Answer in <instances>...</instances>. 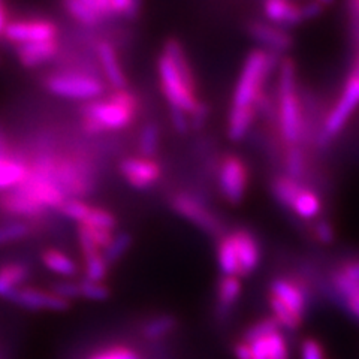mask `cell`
<instances>
[{
    "label": "cell",
    "instance_id": "6da1fadb",
    "mask_svg": "<svg viewBox=\"0 0 359 359\" xmlns=\"http://www.w3.org/2000/svg\"><path fill=\"white\" fill-rule=\"evenodd\" d=\"M157 69H159L163 95L170 102L171 109H180L192 116L201 104L195 96L192 69H190L182 43L175 39L166 42L157 62Z\"/></svg>",
    "mask_w": 359,
    "mask_h": 359
},
{
    "label": "cell",
    "instance_id": "7a4b0ae2",
    "mask_svg": "<svg viewBox=\"0 0 359 359\" xmlns=\"http://www.w3.org/2000/svg\"><path fill=\"white\" fill-rule=\"evenodd\" d=\"M137 100L128 90H116L109 99L92 100L84 108V129L88 133L118 130L129 126L137 111Z\"/></svg>",
    "mask_w": 359,
    "mask_h": 359
},
{
    "label": "cell",
    "instance_id": "3957f363",
    "mask_svg": "<svg viewBox=\"0 0 359 359\" xmlns=\"http://www.w3.org/2000/svg\"><path fill=\"white\" fill-rule=\"evenodd\" d=\"M276 60V53H265L262 50H255L247 55L238 83L235 86L233 109L255 108L257 97L261 96L262 83L265 76L274 69Z\"/></svg>",
    "mask_w": 359,
    "mask_h": 359
},
{
    "label": "cell",
    "instance_id": "277c9868",
    "mask_svg": "<svg viewBox=\"0 0 359 359\" xmlns=\"http://www.w3.org/2000/svg\"><path fill=\"white\" fill-rule=\"evenodd\" d=\"M47 87L51 93L81 100H96L104 93V84L93 76L80 74H59L51 75L47 80Z\"/></svg>",
    "mask_w": 359,
    "mask_h": 359
},
{
    "label": "cell",
    "instance_id": "5b68a950",
    "mask_svg": "<svg viewBox=\"0 0 359 359\" xmlns=\"http://www.w3.org/2000/svg\"><path fill=\"white\" fill-rule=\"evenodd\" d=\"M358 105H359V62L355 72L351 75L349 81H347L339 102H337L334 109L330 112L327 121H325L322 141H328L334 138L335 135L344 128L347 120L351 118Z\"/></svg>",
    "mask_w": 359,
    "mask_h": 359
},
{
    "label": "cell",
    "instance_id": "8992f818",
    "mask_svg": "<svg viewBox=\"0 0 359 359\" xmlns=\"http://www.w3.org/2000/svg\"><path fill=\"white\" fill-rule=\"evenodd\" d=\"M278 120H280V132L285 142L290 147L297 145L301 138V105L295 90H285L278 92Z\"/></svg>",
    "mask_w": 359,
    "mask_h": 359
},
{
    "label": "cell",
    "instance_id": "52a82bcc",
    "mask_svg": "<svg viewBox=\"0 0 359 359\" xmlns=\"http://www.w3.org/2000/svg\"><path fill=\"white\" fill-rule=\"evenodd\" d=\"M247 187V170L241 159L229 156L220 168V189L224 199L231 204H240Z\"/></svg>",
    "mask_w": 359,
    "mask_h": 359
},
{
    "label": "cell",
    "instance_id": "ba28073f",
    "mask_svg": "<svg viewBox=\"0 0 359 359\" xmlns=\"http://www.w3.org/2000/svg\"><path fill=\"white\" fill-rule=\"evenodd\" d=\"M8 301L14 302L15 306L27 310H50V311H65L69 309L71 302L57 297L53 292H45L33 287H18L13 294L6 297Z\"/></svg>",
    "mask_w": 359,
    "mask_h": 359
},
{
    "label": "cell",
    "instance_id": "9c48e42d",
    "mask_svg": "<svg viewBox=\"0 0 359 359\" xmlns=\"http://www.w3.org/2000/svg\"><path fill=\"white\" fill-rule=\"evenodd\" d=\"M4 35L18 45L55 41L57 29L51 21L32 20V21H14L6 25Z\"/></svg>",
    "mask_w": 359,
    "mask_h": 359
},
{
    "label": "cell",
    "instance_id": "30bf717a",
    "mask_svg": "<svg viewBox=\"0 0 359 359\" xmlns=\"http://www.w3.org/2000/svg\"><path fill=\"white\" fill-rule=\"evenodd\" d=\"M172 208L189 222L204 229L208 233H217L220 231L219 220L212 216V212L201 204L195 198L180 194L172 199Z\"/></svg>",
    "mask_w": 359,
    "mask_h": 359
},
{
    "label": "cell",
    "instance_id": "8fae6325",
    "mask_svg": "<svg viewBox=\"0 0 359 359\" xmlns=\"http://www.w3.org/2000/svg\"><path fill=\"white\" fill-rule=\"evenodd\" d=\"M120 171L129 184L141 190L153 186L157 178L161 177L159 163L153 162L151 159H145V157H132V159L123 161Z\"/></svg>",
    "mask_w": 359,
    "mask_h": 359
},
{
    "label": "cell",
    "instance_id": "7c38bea8",
    "mask_svg": "<svg viewBox=\"0 0 359 359\" xmlns=\"http://www.w3.org/2000/svg\"><path fill=\"white\" fill-rule=\"evenodd\" d=\"M63 6L76 21L86 26H96L100 21L114 15L111 0H69Z\"/></svg>",
    "mask_w": 359,
    "mask_h": 359
},
{
    "label": "cell",
    "instance_id": "4fadbf2b",
    "mask_svg": "<svg viewBox=\"0 0 359 359\" xmlns=\"http://www.w3.org/2000/svg\"><path fill=\"white\" fill-rule=\"evenodd\" d=\"M229 237L233 243L235 250H237L241 276L253 273L261 261L259 245H257L255 237L247 231H237L231 233Z\"/></svg>",
    "mask_w": 359,
    "mask_h": 359
},
{
    "label": "cell",
    "instance_id": "5bb4252c",
    "mask_svg": "<svg viewBox=\"0 0 359 359\" xmlns=\"http://www.w3.org/2000/svg\"><path fill=\"white\" fill-rule=\"evenodd\" d=\"M250 344L252 359H289V349L285 335L276 331L257 339Z\"/></svg>",
    "mask_w": 359,
    "mask_h": 359
},
{
    "label": "cell",
    "instance_id": "9a60e30c",
    "mask_svg": "<svg viewBox=\"0 0 359 359\" xmlns=\"http://www.w3.org/2000/svg\"><path fill=\"white\" fill-rule=\"evenodd\" d=\"M59 51V45L55 41L21 43L17 48V55L22 66L35 67L42 63L50 62Z\"/></svg>",
    "mask_w": 359,
    "mask_h": 359
},
{
    "label": "cell",
    "instance_id": "2e32d148",
    "mask_svg": "<svg viewBox=\"0 0 359 359\" xmlns=\"http://www.w3.org/2000/svg\"><path fill=\"white\" fill-rule=\"evenodd\" d=\"M265 17L276 26L292 27L302 21L301 6L285 0H269L264 4Z\"/></svg>",
    "mask_w": 359,
    "mask_h": 359
},
{
    "label": "cell",
    "instance_id": "e0dca14e",
    "mask_svg": "<svg viewBox=\"0 0 359 359\" xmlns=\"http://www.w3.org/2000/svg\"><path fill=\"white\" fill-rule=\"evenodd\" d=\"M97 55H99L100 66H102L111 87L116 90H125L126 76L123 74V69L118 63L117 53L114 48H112V45L108 42H100L97 47Z\"/></svg>",
    "mask_w": 359,
    "mask_h": 359
},
{
    "label": "cell",
    "instance_id": "ac0fdd59",
    "mask_svg": "<svg viewBox=\"0 0 359 359\" xmlns=\"http://www.w3.org/2000/svg\"><path fill=\"white\" fill-rule=\"evenodd\" d=\"M252 36L273 53H280L287 50L292 45V39L286 32L265 22H253L250 27Z\"/></svg>",
    "mask_w": 359,
    "mask_h": 359
},
{
    "label": "cell",
    "instance_id": "d6986e66",
    "mask_svg": "<svg viewBox=\"0 0 359 359\" xmlns=\"http://www.w3.org/2000/svg\"><path fill=\"white\" fill-rule=\"evenodd\" d=\"M271 295L282 301L285 306L297 313L299 318L304 316L307 299L304 292L297 285L287 282V280H276L271 285Z\"/></svg>",
    "mask_w": 359,
    "mask_h": 359
},
{
    "label": "cell",
    "instance_id": "ffe728a7",
    "mask_svg": "<svg viewBox=\"0 0 359 359\" xmlns=\"http://www.w3.org/2000/svg\"><path fill=\"white\" fill-rule=\"evenodd\" d=\"M29 174V168L13 156H0V192L18 187Z\"/></svg>",
    "mask_w": 359,
    "mask_h": 359
},
{
    "label": "cell",
    "instance_id": "44dd1931",
    "mask_svg": "<svg viewBox=\"0 0 359 359\" xmlns=\"http://www.w3.org/2000/svg\"><path fill=\"white\" fill-rule=\"evenodd\" d=\"M0 207L6 212H11L14 216H26V217H36L41 216L43 210L32 202L27 196L20 194L17 189L8 190L6 194L0 198Z\"/></svg>",
    "mask_w": 359,
    "mask_h": 359
},
{
    "label": "cell",
    "instance_id": "7402d4cb",
    "mask_svg": "<svg viewBox=\"0 0 359 359\" xmlns=\"http://www.w3.org/2000/svg\"><path fill=\"white\" fill-rule=\"evenodd\" d=\"M241 295V282L240 277L223 276L219 282L217 298H219V311L226 314L231 307L238 301Z\"/></svg>",
    "mask_w": 359,
    "mask_h": 359
},
{
    "label": "cell",
    "instance_id": "603a6c76",
    "mask_svg": "<svg viewBox=\"0 0 359 359\" xmlns=\"http://www.w3.org/2000/svg\"><path fill=\"white\" fill-rule=\"evenodd\" d=\"M255 118V108L250 109H233L229 112L228 137L232 141H241L249 132Z\"/></svg>",
    "mask_w": 359,
    "mask_h": 359
},
{
    "label": "cell",
    "instance_id": "cb8c5ba5",
    "mask_svg": "<svg viewBox=\"0 0 359 359\" xmlns=\"http://www.w3.org/2000/svg\"><path fill=\"white\" fill-rule=\"evenodd\" d=\"M217 261H219V266H220V271L223 273V276H232V277L241 276L237 250H235L231 237H226L220 241L219 252H217Z\"/></svg>",
    "mask_w": 359,
    "mask_h": 359
},
{
    "label": "cell",
    "instance_id": "d4e9b609",
    "mask_svg": "<svg viewBox=\"0 0 359 359\" xmlns=\"http://www.w3.org/2000/svg\"><path fill=\"white\" fill-rule=\"evenodd\" d=\"M29 276V269L25 265H6L0 268V297L6 298L13 294Z\"/></svg>",
    "mask_w": 359,
    "mask_h": 359
},
{
    "label": "cell",
    "instance_id": "484cf974",
    "mask_svg": "<svg viewBox=\"0 0 359 359\" xmlns=\"http://www.w3.org/2000/svg\"><path fill=\"white\" fill-rule=\"evenodd\" d=\"M177 328V319L170 316V314H162V316H157L147 323H144L142 327V335L144 339L147 340H159L163 337L170 335Z\"/></svg>",
    "mask_w": 359,
    "mask_h": 359
},
{
    "label": "cell",
    "instance_id": "4316f807",
    "mask_svg": "<svg viewBox=\"0 0 359 359\" xmlns=\"http://www.w3.org/2000/svg\"><path fill=\"white\" fill-rule=\"evenodd\" d=\"M42 262L53 273L60 274L65 277H71L76 274V265L75 262L67 257L65 253L59 250H47L42 255Z\"/></svg>",
    "mask_w": 359,
    "mask_h": 359
},
{
    "label": "cell",
    "instance_id": "83f0119b",
    "mask_svg": "<svg viewBox=\"0 0 359 359\" xmlns=\"http://www.w3.org/2000/svg\"><path fill=\"white\" fill-rule=\"evenodd\" d=\"M269 307H271V311L274 314V319L277 320L278 327H283L289 331H295L301 327L302 318H299L297 313L292 311L287 306H285L282 301L277 299L276 297H269Z\"/></svg>",
    "mask_w": 359,
    "mask_h": 359
},
{
    "label": "cell",
    "instance_id": "f1b7e54d",
    "mask_svg": "<svg viewBox=\"0 0 359 359\" xmlns=\"http://www.w3.org/2000/svg\"><path fill=\"white\" fill-rule=\"evenodd\" d=\"M302 190L304 189L299 186L297 180H292L289 177L277 178L274 182V187H273V192H274L277 201L282 202L283 205L290 207V208H292V205H294V202L297 201V198L299 196Z\"/></svg>",
    "mask_w": 359,
    "mask_h": 359
},
{
    "label": "cell",
    "instance_id": "f546056e",
    "mask_svg": "<svg viewBox=\"0 0 359 359\" xmlns=\"http://www.w3.org/2000/svg\"><path fill=\"white\" fill-rule=\"evenodd\" d=\"M335 285L340 294L344 297L347 309L351 310L355 318L359 319V283L352 282L344 274H339L335 277Z\"/></svg>",
    "mask_w": 359,
    "mask_h": 359
},
{
    "label": "cell",
    "instance_id": "4dcf8cb0",
    "mask_svg": "<svg viewBox=\"0 0 359 359\" xmlns=\"http://www.w3.org/2000/svg\"><path fill=\"white\" fill-rule=\"evenodd\" d=\"M292 210H294L297 215L302 219H313L319 215L320 211V201L319 198L314 195L310 190H302L297 201L292 205Z\"/></svg>",
    "mask_w": 359,
    "mask_h": 359
},
{
    "label": "cell",
    "instance_id": "1f68e13d",
    "mask_svg": "<svg viewBox=\"0 0 359 359\" xmlns=\"http://www.w3.org/2000/svg\"><path fill=\"white\" fill-rule=\"evenodd\" d=\"M132 244L130 235L126 232H120L117 235H112L109 244L102 250V256L107 264H112L118 261L120 257L128 252Z\"/></svg>",
    "mask_w": 359,
    "mask_h": 359
},
{
    "label": "cell",
    "instance_id": "d6a6232c",
    "mask_svg": "<svg viewBox=\"0 0 359 359\" xmlns=\"http://www.w3.org/2000/svg\"><path fill=\"white\" fill-rule=\"evenodd\" d=\"M84 261H86V278L92 280V282H100L107 276L108 271V264L105 262L104 256L100 252H92V253H86Z\"/></svg>",
    "mask_w": 359,
    "mask_h": 359
},
{
    "label": "cell",
    "instance_id": "836d02e7",
    "mask_svg": "<svg viewBox=\"0 0 359 359\" xmlns=\"http://www.w3.org/2000/svg\"><path fill=\"white\" fill-rule=\"evenodd\" d=\"M157 145H159V129L154 123H147L140 137V151L142 157L145 159L153 157L157 151Z\"/></svg>",
    "mask_w": 359,
    "mask_h": 359
},
{
    "label": "cell",
    "instance_id": "e575fe53",
    "mask_svg": "<svg viewBox=\"0 0 359 359\" xmlns=\"http://www.w3.org/2000/svg\"><path fill=\"white\" fill-rule=\"evenodd\" d=\"M81 224H84V226H88V228H93V229H102V231H109L111 232L112 229L116 228L117 220L107 210L92 208L88 212L87 219Z\"/></svg>",
    "mask_w": 359,
    "mask_h": 359
},
{
    "label": "cell",
    "instance_id": "d590c367",
    "mask_svg": "<svg viewBox=\"0 0 359 359\" xmlns=\"http://www.w3.org/2000/svg\"><path fill=\"white\" fill-rule=\"evenodd\" d=\"M87 359H142L140 352L129 346H109L99 349L95 353L90 355Z\"/></svg>",
    "mask_w": 359,
    "mask_h": 359
},
{
    "label": "cell",
    "instance_id": "8d00e7d4",
    "mask_svg": "<svg viewBox=\"0 0 359 359\" xmlns=\"http://www.w3.org/2000/svg\"><path fill=\"white\" fill-rule=\"evenodd\" d=\"M276 331H280V327H278L277 320L274 318H266V319H262L259 322L253 323L252 327L244 332L243 341L252 343V341H255L257 339H262V337L273 334Z\"/></svg>",
    "mask_w": 359,
    "mask_h": 359
},
{
    "label": "cell",
    "instance_id": "74e56055",
    "mask_svg": "<svg viewBox=\"0 0 359 359\" xmlns=\"http://www.w3.org/2000/svg\"><path fill=\"white\" fill-rule=\"evenodd\" d=\"M60 210H62V212H63L66 217H69V219H72V220H75V222H78V223L81 224L87 219L88 212H90V210H92V207H88L86 202L74 198V199L65 201L63 204H62V207H60Z\"/></svg>",
    "mask_w": 359,
    "mask_h": 359
},
{
    "label": "cell",
    "instance_id": "f35d334b",
    "mask_svg": "<svg viewBox=\"0 0 359 359\" xmlns=\"http://www.w3.org/2000/svg\"><path fill=\"white\" fill-rule=\"evenodd\" d=\"M78 285H80V295L83 298L92 301H105L109 298V289L104 283L84 278Z\"/></svg>",
    "mask_w": 359,
    "mask_h": 359
},
{
    "label": "cell",
    "instance_id": "ab89813d",
    "mask_svg": "<svg viewBox=\"0 0 359 359\" xmlns=\"http://www.w3.org/2000/svg\"><path fill=\"white\" fill-rule=\"evenodd\" d=\"M286 168H287L289 178L297 180V182H298V178L304 174V157H302V153L297 147V145L290 147L287 151Z\"/></svg>",
    "mask_w": 359,
    "mask_h": 359
},
{
    "label": "cell",
    "instance_id": "60d3db41",
    "mask_svg": "<svg viewBox=\"0 0 359 359\" xmlns=\"http://www.w3.org/2000/svg\"><path fill=\"white\" fill-rule=\"evenodd\" d=\"M299 356H301V359H327L325 347L314 339L302 340Z\"/></svg>",
    "mask_w": 359,
    "mask_h": 359
},
{
    "label": "cell",
    "instance_id": "b9f144b4",
    "mask_svg": "<svg viewBox=\"0 0 359 359\" xmlns=\"http://www.w3.org/2000/svg\"><path fill=\"white\" fill-rule=\"evenodd\" d=\"M111 5L114 15H121L126 18L137 17L141 8V4L137 2V0H111Z\"/></svg>",
    "mask_w": 359,
    "mask_h": 359
},
{
    "label": "cell",
    "instance_id": "7bdbcfd3",
    "mask_svg": "<svg viewBox=\"0 0 359 359\" xmlns=\"http://www.w3.org/2000/svg\"><path fill=\"white\" fill-rule=\"evenodd\" d=\"M27 226L25 223H11L6 226L0 228V244L15 241L18 238H22L27 233Z\"/></svg>",
    "mask_w": 359,
    "mask_h": 359
},
{
    "label": "cell",
    "instance_id": "ee69618b",
    "mask_svg": "<svg viewBox=\"0 0 359 359\" xmlns=\"http://www.w3.org/2000/svg\"><path fill=\"white\" fill-rule=\"evenodd\" d=\"M53 294H55L57 297L69 301L80 298V285L78 283H72V282H59L55 283L53 287Z\"/></svg>",
    "mask_w": 359,
    "mask_h": 359
},
{
    "label": "cell",
    "instance_id": "f6af8a7d",
    "mask_svg": "<svg viewBox=\"0 0 359 359\" xmlns=\"http://www.w3.org/2000/svg\"><path fill=\"white\" fill-rule=\"evenodd\" d=\"M171 118L172 125L180 133H186L190 129V120L187 118V114L180 109H171Z\"/></svg>",
    "mask_w": 359,
    "mask_h": 359
},
{
    "label": "cell",
    "instance_id": "bcb514c9",
    "mask_svg": "<svg viewBox=\"0 0 359 359\" xmlns=\"http://www.w3.org/2000/svg\"><path fill=\"white\" fill-rule=\"evenodd\" d=\"M314 233H316L318 240L325 244H328L334 240V228L328 222H319L316 224V228H314Z\"/></svg>",
    "mask_w": 359,
    "mask_h": 359
},
{
    "label": "cell",
    "instance_id": "7dc6e473",
    "mask_svg": "<svg viewBox=\"0 0 359 359\" xmlns=\"http://www.w3.org/2000/svg\"><path fill=\"white\" fill-rule=\"evenodd\" d=\"M325 4L323 2H311V4H306L301 6V17L302 20H309V18H314L323 13Z\"/></svg>",
    "mask_w": 359,
    "mask_h": 359
},
{
    "label": "cell",
    "instance_id": "c3c4849f",
    "mask_svg": "<svg viewBox=\"0 0 359 359\" xmlns=\"http://www.w3.org/2000/svg\"><path fill=\"white\" fill-rule=\"evenodd\" d=\"M233 355L237 359H252V349L250 344L245 341H238L233 344Z\"/></svg>",
    "mask_w": 359,
    "mask_h": 359
},
{
    "label": "cell",
    "instance_id": "681fc988",
    "mask_svg": "<svg viewBox=\"0 0 359 359\" xmlns=\"http://www.w3.org/2000/svg\"><path fill=\"white\" fill-rule=\"evenodd\" d=\"M341 274H344L347 278H351L352 282H358L359 283V262L347 265Z\"/></svg>",
    "mask_w": 359,
    "mask_h": 359
},
{
    "label": "cell",
    "instance_id": "f907efd6",
    "mask_svg": "<svg viewBox=\"0 0 359 359\" xmlns=\"http://www.w3.org/2000/svg\"><path fill=\"white\" fill-rule=\"evenodd\" d=\"M5 29H6V14H5L4 5L0 4V35L5 33Z\"/></svg>",
    "mask_w": 359,
    "mask_h": 359
},
{
    "label": "cell",
    "instance_id": "816d5d0a",
    "mask_svg": "<svg viewBox=\"0 0 359 359\" xmlns=\"http://www.w3.org/2000/svg\"><path fill=\"white\" fill-rule=\"evenodd\" d=\"M4 154H8V150H6V144H5L4 138L0 137V156H4Z\"/></svg>",
    "mask_w": 359,
    "mask_h": 359
},
{
    "label": "cell",
    "instance_id": "f5cc1de1",
    "mask_svg": "<svg viewBox=\"0 0 359 359\" xmlns=\"http://www.w3.org/2000/svg\"><path fill=\"white\" fill-rule=\"evenodd\" d=\"M351 9H352V14H355L356 17H359V2L351 4Z\"/></svg>",
    "mask_w": 359,
    "mask_h": 359
}]
</instances>
